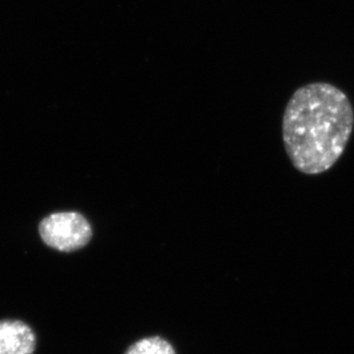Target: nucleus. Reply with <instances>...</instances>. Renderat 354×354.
Here are the masks:
<instances>
[{
	"label": "nucleus",
	"instance_id": "nucleus-1",
	"mask_svg": "<svg viewBox=\"0 0 354 354\" xmlns=\"http://www.w3.org/2000/svg\"><path fill=\"white\" fill-rule=\"evenodd\" d=\"M354 127L351 102L329 83L298 88L283 115V143L293 167L320 175L334 167L348 147Z\"/></svg>",
	"mask_w": 354,
	"mask_h": 354
},
{
	"label": "nucleus",
	"instance_id": "nucleus-2",
	"mask_svg": "<svg viewBox=\"0 0 354 354\" xmlns=\"http://www.w3.org/2000/svg\"><path fill=\"white\" fill-rule=\"evenodd\" d=\"M39 234L46 245L60 252H74L91 241L92 227L77 212H60L45 218L39 225Z\"/></svg>",
	"mask_w": 354,
	"mask_h": 354
},
{
	"label": "nucleus",
	"instance_id": "nucleus-3",
	"mask_svg": "<svg viewBox=\"0 0 354 354\" xmlns=\"http://www.w3.org/2000/svg\"><path fill=\"white\" fill-rule=\"evenodd\" d=\"M36 335L22 321H0V354H32Z\"/></svg>",
	"mask_w": 354,
	"mask_h": 354
},
{
	"label": "nucleus",
	"instance_id": "nucleus-4",
	"mask_svg": "<svg viewBox=\"0 0 354 354\" xmlns=\"http://www.w3.org/2000/svg\"><path fill=\"white\" fill-rule=\"evenodd\" d=\"M124 354H176L171 343L164 338L147 337L133 343Z\"/></svg>",
	"mask_w": 354,
	"mask_h": 354
}]
</instances>
